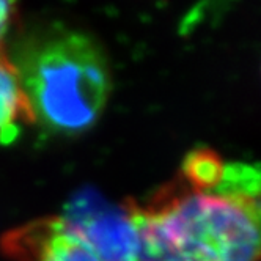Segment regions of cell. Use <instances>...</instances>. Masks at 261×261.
Segmentation results:
<instances>
[{"label":"cell","mask_w":261,"mask_h":261,"mask_svg":"<svg viewBox=\"0 0 261 261\" xmlns=\"http://www.w3.org/2000/svg\"><path fill=\"white\" fill-rule=\"evenodd\" d=\"M124 208L139 261H261V164L198 146L170 181Z\"/></svg>","instance_id":"1"},{"label":"cell","mask_w":261,"mask_h":261,"mask_svg":"<svg viewBox=\"0 0 261 261\" xmlns=\"http://www.w3.org/2000/svg\"><path fill=\"white\" fill-rule=\"evenodd\" d=\"M14 7L16 0H0V52H4V43L13 22Z\"/></svg>","instance_id":"6"},{"label":"cell","mask_w":261,"mask_h":261,"mask_svg":"<svg viewBox=\"0 0 261 261\" xmlns=\"http://www.w3.org/2000/svg\"><path fill=\"white\" fill-rule=\"evenodd\" d=\"M7 57L19 79L30 124L72 137L102 117L112 93L110 65L88 33L63 24L33 29Z\"/></svg>","instance_id":"2"},{"label":"cell","mask_w":261,"mask_h":261,"mask_svg":"<svg viewBox=\"0 0 261 261\" xmlns=\"http://www.w3.org/2000/svg\"><path fill=\"white\" fill-rule=\"evenodd\" d=\"M104 261H139V239L124 204L117 206L95 192L77 194L63 216Z\"/></svg>","instance_id":"3"},{"label":"cell","mask_w":261,"mask_h":261,"mask_svg":"<svg viewBox=\"0 0 261 261\" xmlns=\"http://www.w3.org/2000/svg\"><path fill=\"white\" fill-rule=\"evenodd\" d=\"M0 250L10 261H104L63 216L40 217L8 230Z\"/></svg>","instance_id":"4"},{"label":"cell","mask_w":261,"mask_h":261,"mask_svg":"<svg viewBox=\"0 0 261 261\" xmlns=\"http://www.w3.org/2000/svg\"><path fill=\"white\" fill-rule=\"evenodd\" d=\"M30 124V115L17 74L0 52V143H10L19 134L21 124Z\"/></svg>","instance_id":"5"}]
</instances>
